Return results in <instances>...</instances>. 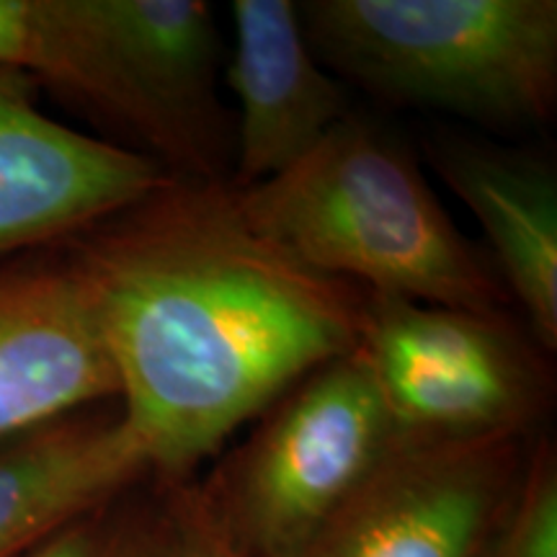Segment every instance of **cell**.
Segmentation results:
<instances>
[{"instance_id":"obj_1","label":"cell","mask_w":557,"mask_h":557,"mask_svg":"<svg viewBox=\"0 0 557 557\" xmlns=\"http://www.w3.org/2000/svg\"><path fill=\"white\" fill-rule=\"evenodd\" d=\"M62 248L160 483L194 480L284 389L359 346L367 292L263 238L225 181L169 176Z\"/></svg>"},{"instance_id":"obj_2","label":"cell","mask_w":557,"mask_h":557,"mask_svg":"<svg viewBox=\"0 0 557 557\" xmlns=\"http://www.w3.org/2000/svg\"><path fill=\"white\" fill-rule=\"evenodd\" d=\"M233 194L250 227L318 274L438 308L491 312L513 305L493 261L451 222L413 152L357 114L287 171Z\"/></svg>"},{"instance_id":"obj_3","label":"cell","mask_w":557,"mask_h":557,"mask_svg":"<svg viewBox=\"0 0 557 557\" xmlns=\"http://www.w3.org/2000/svg\"><path fill=\"white\" fill-rule=\"evenodd\" d=\"M297 13L325 67L395 107L487 129L555 116V0H308Z\"/></svg>"},{"instance_id":"obj_4","label":"cell","mask_w":557,"mask_h":557,"mask_svg":"<svg viewBox=\"0 0 557 557\" xmlns=\"http://www.w3.org/2000/svg\"><path fill=\"white\" fill-rule=\"evenodd\" d=\"M398 444L357 346L284 389L197 487L246 557H302Z\"/></svg>"},{"instance_id":"obj_5","label":"cell","mask_w":557,"mask_h":557,"mask_svg":"<svg viewBox=\"0 0 557 557\" xmlns=\"http://www.w3.org/2000/svg\"><path fill=\"white\" fill-rule=\"evenodd\" d=\"M359 348L400 444L534 436L553 367L524 320L367 292Z\"/></svg>"},{"instance_id":"obj_6","label":"cell","mask_w":557,"mask_h":557,"mask_svg":"<svg viewBox=\"0 0 557 557\" xmlns=\"http://www.w3.org/2000/svg\"><path fill=\"white\" fill-rule=\"evenodd\" d=\"M534 436L398 444L302 557H485Z\"/></svg>"},{"instance_id":"obj_7","label":"cell","mask_w":557,"mask_h":557,"mask_svg":"<svg viewBox=\"0 0 557 557\" xmlns=\"http://www.w3.org/2000/svg\"><path fill=\"white\" fill-rule=\"evenodd\" d=\"M39 94L0 67V259L58 248L169 178L143 152L52 120Z\"/></svg>"},{"instance_id":"obj_8","label":"cell","mask_w":557,"mask_h":557,"mask_svg":"<svg viewBox=\"0 0 557 557\" xmlns=\"http://www.w3.org/2000/svg\"><path fill=\"white\" fill-rule=\"evenodd\" d=\"M116 395L99 320L65 248L0 259V442Z\"/></svg>"},{"instance_id":"obj_9","label":"cell","mask_w":557,"mask_h":557,"mask_svg":"<svg viewBox=\"0 0 557 557\" xmlns=\"http://www.w3.org/2000/svg\"><path fill=\"white\" fill-rule=\"evenodd\" d=\"M227 81L238 99L227 184L250 189L305 158L344 122V83L312 52L292 0H235Z\"/></svg>"},{"instance_id":"obj_10","label":"cell","mask_w":557,"mask_h":557,"mask_svg":"<svg viewBox=\"0 0 557 557\" xmlns=\"http://www.w3.org/2000/svg\"><path fill=\"white\" fill-rule=\"evenodd\" d=\"M148 107L171 132L181 178L230 181L233 135L218 94L222 39L205 0H90Z\"/></svg>"},{"instance_id":"obj_11","label":"cell","mask_w":557,"mask_h":557,"mask_svg":"<svg viewBox=\"0 0 557 557\" xmlns=\"http://www.w3.org/2000/svg\"><path fill=\"white\" fill-rule=\"evenodd\" d=\"M434 171L483 227L487 259L534 341L557 348V176L545 158L485 137L436 132L423 139Z\"/></svg>"},{"instance_id":"obj_12","label":"cell","mask_w":557,"mask_h":557,"mask_svg":"<svg viewBox=\"0 0 557 557\" xmlns=\"http://www.w3.org/2000/svg\"><path fill=\"white\" fill-rule=\"evenodd\" d=\"M120 400L0 442V557H26L58 529L150 480Z\"/></svg>"},{"instance_id":"obj_13","label":"cell","mask_w":557,"mask_h":557,"mask_svg":"<svg viewBox=\"0 0 557 557\" xmlns=\"http://www.w3.org/2000/svg\"><path fill=\"white\" fill-rule=\"evenodd\" d=\"M0 67L32 75L111 143L171 160L169 129L116 58L90 0H0Z\"/></svg>"},{"instance_id":"obj_14","label":"cell","mask_w":557,"mask_h":557,"mask_svg":"<svg viewBox=\"0 0 557 557\" xmlns=\"http://www.w3.org/2000/svg\"><path fill=\"white\" fill-rule=\"evenodd\" d=\"M169 483L150 478L73 519L26 557H171Z\"/></svg>"},{"instance_id":"obj_15","label":"cell","mask_w":557,"mask_h":557,"mask_svg":"<svg viewBox=\"0 0 557 557\" xmlns=\"http://www.w3.org/2000/svg\"><path fill=\"white\" fill-rule=\"evenodd\" d=\"M485 557H557V459L549 438L532 442L517 500Z\"/></svg>"},{"instance_id":"obj_16","label":"cell","mask_w":557,"mask_h":557,"mask_svg":"<svg viewBox=\"0 0 557 557\" xmlns=\"http://www.w3.org/2000/svg\"><path fill=\"white\" fill-rule=\"evenodd\" d=\"M171 506V557H246L207 511L197 478L186 483H169Z\"/></svg>"}]
</instances>
